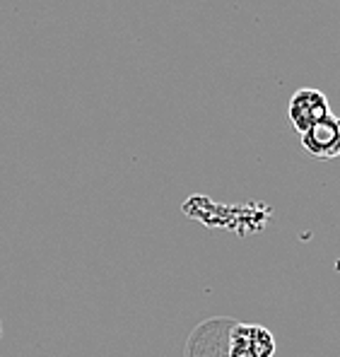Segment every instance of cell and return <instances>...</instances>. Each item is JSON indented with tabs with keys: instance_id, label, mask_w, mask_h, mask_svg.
Segmentation results:
<instances>
[{
	"instance_id": "cell-1",
	"label": "cell",
	"mask_w": 340,
	"mask_h": 357,
	"mask_svg": "<svg viewBox=\"0 0 340 357\" xmlns=\"http://www.w3.org/2000/svg\"><path fill=\"white\" fill-rule=\"evenodd\" d=\"M237 321L215 319L201 324L191 333L186 357H229V331Z\"/></svg>"
},
{
	"instance_id": "cell-2",
	"label": "cell",
	"mask_w": 340,
	"mask_h": 357,
	"mask_svg": "<svg viewBox=\"0 0 340 357\" xmlns=\"http://www.w3.org/2000/svg\"><path fill=\"white\" fill-rule=\"evenodd\" d=\"M290 121L295 126L297 133H307L314 123H318L321 119H326L331 114V104L328 97L316 87H302L292 94L290 107H287Z\"/></svg>"
},
{
	"instance_id": "cell-3",
	"label": "cell",
	"mask_w": 340,
	"mask_h": 357,
	"mask_svg": "<svg viewBox=\"0 0 340 357\" xmlns=\"http://www.w3.org/2000/svg\"><path fill=\"white\" fill-rule=\"evenodd\" d=\"M275 338L256 324H234L229 331V357H273Z\"/></svg>"
},
{
	"instance_id": "cell-4",
	"label": "cell",
	"mask_w": 340,
	"mask_h": 357,
	"mask_svg": "<svg viewBox=\"0 0 340 357\" xmlns=\"http://www.w3.org/2000/svg\"><path fill=\"white\" fill-rule=\"evenodd\" d=\"M302 145L309 155L318 160H336L340 157V116L328 114L318 123H314L307 133H302Z\"/></svg>"
},
{
	"instance_id": "cell-5",
	"label": "cell",
	"mask_w": 340,
	"mask_h": 357,
	"mask_svg": "<svg viewBox=\"0 0 340 357\" xmlns=\"http://www.w3.org/2000/svg\"><path fill=\"white\" fill-rule=\"evenodd\" d=\"M0 338H3V324H0Z\"/></svg>"
}]
</instances>
